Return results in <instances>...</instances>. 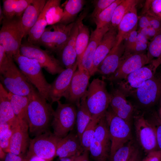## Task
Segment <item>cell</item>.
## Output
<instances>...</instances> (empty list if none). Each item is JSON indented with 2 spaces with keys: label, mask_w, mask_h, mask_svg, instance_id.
I'll return each mask as SVG.
<instances>
[{
  "label": "cell",
  "mask_w": 161,
  "mask_h": 161,
  "mask_svg": "<svg viewBox=\"0 0 161 161\" xmlns=\"http://www.w3.org/2000/svg\"><path fill=\"white\" fill-rule=\"evenodd\" d=\"M26 160V161H51L41 158L36 156H32Z\"/></svg>",
  "instance_id": "cell-54"
},
{
  "label": "cell",
  "mask_w": 161,
  "mask_h": 161,
  "mask_svg": "<svg viewBox=\"0 0 161 161\" xmlns=\"http://www.w3.org/2000/svg\"><path fill=\"white\" fill-rule=\"evenodd\" d=\"M138 20V17L135 6L126 13L120 21L117 27L115 46L118 45L122 42L125 35L137 28Z\"/></svg>",
  "instance_id": "cell-26"
},
{
  "label": "cell",
  "mask_w": 161,
  "mask_h": 161,
  "mask_svg": "<svg viewBox=\"0 0 161 161\" xmlns=\"http://www.w3.org/2000/svg\"><path fill=\"white\" fill-rule=\"evenodd\" d=\"M136 149L131 141L117 150L111 157V161H129Z\"/></svg>",
  "instance_id": "cell-37"
},
{
  "label": "cell",
  "mask_w": 161,
  "mask_h": 161,
  "mask_svg": "<svg viewBox=\"0 0 161 161\" xmlns=\"http://www.w3.org/2000/svg\"><path fill=\"white\" fill-rule=\"evenodd\" d=\"M109 106L112 112L117 116L130 122L134 108L126 99V96L118 88L113 89L110 93Z\"/></svg>",
  "instance_id": "cell-21"
},
{
  "label": "cell",
  "mask_w": 161,
  "mask_h": 161,
  "mask_svg": "<svg viewBox=\"0 0 161 161\" xmlns=\"http://www.w3.org/2000/svg\"><path fill=\"white\" fill-rule=\"evenodd\" d=\"M20 52L21 55L36 60L42 68L51 75L59 74L65 69L59 60L49 51L27 41L22 43Z\"/></svg>",
  "instance_id": "cell-9"
},
{
  "label": "cell",
  "mask_w": 161,
  "mask_h": 161,
  "mask_svg": "<svg viewBox=\"0 0 161 161\" xmlns=\"http://www.w3.org/2000/svg\"><path fill=\"white\" fill-rule=\"evenodd\" d=\"M9 97L17 118L20 120L28 123L27 111L29 103L28 96L15 95L9 92Z\"/></svg>",
  "instance_id": "cell-30"
},
{
  "label": "cell",
  "mask_w": 161,
  "mask_h": 161,
  "mask_svg": "<svg viewBox=\"0 0 161 161\" xmlns=\"http://www.w3.org/2000/svg\"><path fill=\"white\" fill-rule=\"evenodd\" d=\"M17 0H3L2 9L5 18L10 19L15 17V10Z\"/></svg>",
  "instance_id": "cell-41"
},
{
  "label": "cell",
  "mask_w": 161,
  "mask_h": 161,
  "mask_svg": "<svg viewBox=\"0 0 161 161\" xmlns=\"http://www.w3.org/2000/svg\"><path fill=\"white\" fill-rule=\"evenodd\" d=\"M84 151L77 135L69 133L59 142L56 156L59 159L70 157L80 154Z\"/></svg>",
  "instance_id": "cell-22"
},
{
  "label": "cell",
  "mask_w": 161,
  "mask_h": 161,
  "mask_svg": "<svg viewBox=\"0 0 161 161\" xmlns=\"http://www.w3.org/2000/svg\"><path fill=\"white\" fill-rule=\"evenodd\" d=\"M86 102L92 118L100 119L109 106L110 95L106 82L99 78L94 79L86 93Z\"/></svg>",
  "instance_id": "cell-5"
},
{
  "label": "cell",
  "mask_w": 161,
  "mask_h": 161,
  "mask_svg": "<svg viewBox=\"0 0 161 161\" xmlns=\"http://www.w3.org/2000/svg\"><path fill=\"white\" fill-rule=\"evenodd\" d=\"M0 120L8 123L11 127L17 124L19 120L14 113L9 97V92L0 83Z\"/></svg>",
  "instance_id": "cell-25"
},
{
  "label": "cell",
  "mask_w": 161,
  "mask_h": 161,
  "mask_svg": "<svg viewBox=\"0 0 161 161\" xmlns=\"http://www.w3.org/2000/svg\"><path fill=\"white\" fill-rule=\"evenodd\" d=\"M142 14L161 19V0H146Z\"/></svg>",
  "instance_id": "cell-39"
},
{
  "label": "cell",
  "mask_w": 161,
  "mask_h": 161,
  "mask_svg": "<svg viewBox=\"0 0 161 161\" xmlns=\"http://www.w3.org/2000/svg\"><path fill=\"white\" fill-rule=\"evenodd\" d=\"M125 51L123 42L114 46L101 62L97 72L103 76L113 74L117 69Z\"/></svg>",
  "instance_id": "cell-23"
},
{
  "label": "cell",
  "mask_w": 161,
  "mask_h": 161,
  "mask_svg": "<svg viewBox=\"0 0 161 161\" xmlns=\"http://www.w3.org/2000/svg\"><path fill=\"white\" fill-rule=\"evenodd\" d=\"M111 25L91 30L88 45L80 61L78 63V69L88 71L92 76L93 59L97 47L105 34L109 30Z\"/></svg>",
  "instance_id": "cell-17"
},
{
  "label": "cell",
  "mask_w": 161,
  "mask_h": 161,
  "mask_svg": "<svg viewBox=\"0 0 161 161\" xmlns=\"http://www.w3.org/2000/svg\"><path fill=\"white\" fill-rule=\"evenodd\" d=\"M11 128L8 123L0 120V137L6 134Z\"/></svg>",
  "instance_id": "cell-51"
},
{
  "label": "cell",
  "mask_w": 161,
  "mask_h": 161,
  "mask_svg": "<svg viewBox=\"0 0 161 161\" xmlns=\"http://www.w3.org/2000/svg\"><path fill=\"white\" fill-rule=\"evenodd\" d=\"M52 2V0H47L38 19L28 34L27 41L29 43L37 45L47 25L46 14Z\"/></svg>",
  "instance_id": "cell-27"
},
{
  "label": "cell",
  "mask_w": 161,
  "mask_h": 161,
  "mask_svg": "<svg viewBox=\"0 0 161 161\" xmlns=\"http://www.w3.org/2000/svg\"><path fill=\"white\" fill-rule=\"evenodd\" d=\"M12 132V130L11 128L6 134L0 137V149L7 153L9 152V151L10 141Z\"/></svg>",
  "instance_id": "cell-44"
},
{
  "label": "cell",
  "mask_w": 161,
  "mask_h": 161,
  "mask_svg": "<svg viewBox=\"0 0 161 161\" xmlns=\"http://www.w3.org/2000/svg\"><path fill=\"white\" fill-rule=\"evenodd\" d=\"M141 161H161V150H157L149 152Z\"/></svg>",
  "instance_id": "cell-47"
},
{
  "label": "cell",
  "mask_w": 161,
  "mask_h": 161,
  "mask_svg": "<svg viewBox=\"0 0 161 161\" xmlns=\"http://www.w3.org/2000/svg\"><path fill=\"white\" fill-rule=\"evenodd\" d=\"M152 124L156 132L158 149L161 150V120L158 115L155 116V122Z\"/></svg>",
  "instance_id": "cell-45"
},
{
  "label": "cell",
  "mask_w": 161,
  "mask_h": 161,
  "mask_svg": "<svg viewBox=\"0 0 161 161\" xmlns=\"http://www.w3.org/2000/svg\"><path fill=\"white\" fill-rule=\"evenodd\" d=\"M27 122L30 132L35 136L48 131L54 111L52 104L41 96L34 87L28 96Z\"/></svg>",
  "instance_id": "cell-1"
},
{
  "label": "cell",
  "mask_w": 161,
  "mask_h": 161,
  "mask_svg": "<svg viewBox=\"0 0 161 161\" xmlns=\"http://www.w3.org/2000/svg\"><path fill=\"white\" fill-rule=\"evenodd\" d=\"M90 76L89 72L86 70L78 69L76 70L64 97L69 103L76 105L80 102L87 92Z\"/></svg>",
  "instance_id": "cell-16"
},
{
  "label": "cell",
  "mask_w": 161,
  "mask_h": 161,
  "mask_svg": "<svg viewBox=\"0 0 161 161\" xmlns=\"http://www.w3.org/2000/svg\"><path fill=\"white\" fill-rule=\"evenodd\" d=\"M88 151H84L82 153L79 155V161H89Z\"/></svg>",
  "instance_id": "cell-52"
},
{
  "label": "cell",
  "mask_w": 161,
  "mask_h": 161,
  "mask_svg": "<svg viewBox=\"0 0 161 161\" xmlns=\"http://www.w3.org/2000/svg\"><path fill=\"white\" fill-rule=\"evenodd\" d=\"M147 51L149 63L154 58L161 59V32L149 42Z\"/></svg>",
  "instance_id": "cell-38"
},
{
  "label": "cell",
  "mask_w": 161,
  "mask_h": 161,
  "mask_svg": "<svg viewBox=\"0 0 161 161\" xmlns=\"http://www.w3.org/2000/svg\"><path fill=\"white\" fill-rule=\"evenodd\" d=\"M57 107L53 114L52 126L53 133L63 138L72 130L76 123L77 110L73 104L57 102Z\"/></svg>",
  "instance_id": "cell-11"
},
{
  "label": "cell",
  "mask_w": 161,
  "mask_h": 161,
  "mask_svg": "<svg viewBox=\"0 0 161 161\" xmlns=\"http://www.w3.org/2000/svg\"><path fill=\"white\" fill-rule=\"evenodd\" d=\"M61 64L66 69L73 66L77 61L75 47L67 44L58 53Z\"/></svg>",
  "instance_id": "cell-34"
},
{
  "label": "cell",
  "mask_w": 161,
  "mask_h": 161,
  "mask_svg": "<svg viewBox=\"0 0 161 161\" xmlns=\"http://www.w3.org/2000/svg\"><path fill=\"white\" fill-rule=\"evenodd\" d=\"M161 64V59H154L148 64L128 75L117 82L118 88L127 97L131 96L145 81L153 77Z\"/></svg>",
  "instance_id": "cell-8"
},
{
  "label": "cell",
  "mask_w": 161,
  "mask_h": 161,
  "mask_svg": "<svg viewBox=\"0 0 161 161\" xmlns=\"http://www.w3.org/2000/svg\"><path fill=\"white\" fill-rule=\"evenodd\" d=\"M123 0H116L110 5L94 18L97 28H100L111 24L114 11Z\"/></svg>",
  "instance_id": "cell-33"
},
{
  "label": "cell",
  "mask_w": 161,
  "mask_h": 161,
  "mask_svg": "<svg viewBox=\"0 0 161 161\" xmlns=\"http://www.w3.org/2000/svg\"><path fill=\"white\" fill-rule=\"evenodd\" d=\"M140 1L138 0H123L114 11L111 23V26L117 29L124 16L133 7L136 6Z\"/></svg>",
  "instance_id": "cell-32"
},
{
  "label": "cell",
  "mask_w": 161,
  "mask_h": 161,
  "mask_svg": "<svg viewBox=\"0 0 161 161\" xmlns=\"http://www.w3.org/2000/svg\"><path fill=\"white\" fill-rule=\"evenodd\" d=\"M105 117L111 142V157L119 148L131 141V129L129 122L116 115L110 108L106 111Z\"/></svg>",
  "instance_id": "cell-6"
},
{
  "label": "cell",
  "mask_w": 161,
  "mask_h": 161,
  "mask_svg": "<svg viewBox=\"0 0 161 161\" xmlns=\"http://www.w3.org/2000/svg\"><path fill=\"white\" fill-rule=\"evenodd\" d=\"M100 119L92 118L83 132L80 139L81 145L84 151H89L94 137L96 126Z\"/></svg>",
  "instance_id": "cell-36"
},
{
  "label": "cell",
  "mask_w": 161,
  "mask_h": 161,
  "mask_svg": "<svg viewBox=\"0 0 161 161\" xmlns=\"http://www.w3.org/2000/svg\"><path fill=\"white\" fill-rule=\"evenodd\" d=\"M149 63L147 54L145 53L132 54L124 51L115 71L110 75L103 76V78L111 81L118 82Z\"/></svg>",
  "instance_id": "cell-13"
},
{
  "label": "cell",
  "mask_w": 161,
  "mask_h": 161,
  "mask_svg": "<svg viewBox=\"0 0 161 161\" xmlns=\"http://www.w3.org/2000/svg\"><path fill=\"white\" fill-rule=\"evenodd\" d=\"M137 32L143 35L148 40H150V41L159 33L155 29L150 26L138 30Z\"/></svg>",
  "instance_id": "cell-46"
},
{
  "label": "cell",
  "mask_w": 161,
  "mask_h": 161,
  "mask_svg": "<svg viewBox=\"0 0 161 161\" xmlns=\"http://www.w3.org/2000/svg\"><path fill=\"white\" fill-rule=\"evenodd\" d=\"M78 67V63L72 66L65 69L50 84L49 96L52 104L60 101L64 97L69 87L74 73Z\"/></svg>",
  "instance_id": "cell-18"
},
{
  "label": "cell",
  "mask_w": 161,
  "mask_h": 161,
  "mask_svg": "<svg viewBox=\"0 0 161 161\" xmlns=\"http://www.w3.org/2000/svg\"><path fill=\"white\" fill-rule=\"evenodd\" d=\"M137 29L129 32L124 36L123 42L125 47V51H129L135 44L138 34Z\"/></svg>",
  "instance_id": "cell-43"
},
{
  "label": "cell",
  "mask_w": 161,
  "mask_h": 161,
  "mask_svg": "<svg viewBox=\"0 0 161 161\" xmlns=\"http://www.w3.org/2000/svg\"><path fill=\"white\" fill-rule=\"evenodd\" d=\"M76 106L77 107L76 120L77 134L80 141L83 132L92 119L91 114L86 104V94Z\"/></svg>",
  "instance_id": "cell-29"
},
{
  "label": "cell",
  "mask_w": 161,
  "mask_h": 161,
  "mask_svg": "<svg viewBox=\"0 0 161 161\" xmlns=\"http://www.w3.org/2000/svg\"><path fill=\"white\" fill-rule=\"evenodd\" d=\"M149 42L148 40L145 36L140 33L138 32L135 44L130 51L126 52L132 54L144 53V51L147 49Z\"/></svg>",
  "instance_id": "cell-40"
},
{
  "label": "cell",
  "mask_w": 161,
  "mask_h": 161,
  "mask_svg": "<svg viewBox=\"0 0 161 161\" xmlns=\"http://www.w3.org/2000/svg\"><path fill=\"white\" fill-rule=\"evenodd\" d=\"M0 73L1 83L13 94L28 96L34 87L16 65L13 57L0 48Z\"/></svg>",
  "instance_id": "cell-2"
},
{
  "label": "cell",
  "mask_w": 161,
  "mask_h": 161,
  "mask_svg": "<svg viewBox=\"0 0 161 161\" xmlns=\"http://www.w3.org/2000/svg\"><path fill=\"white\" fill-rule=\"evenodd\" d=\"M19 69L40 95L50 103L49 92L50 84L45 78L42 68L35 60L18 54L13 57Z\"/></svg>",
  "instance_id": "cell-3"
},
{
  "label": "cell",
  "mask_w": 161,
  "mask_h": 161,
  "mask_svg": "<svg viewBox=\"0 0 161 161\" xmlns=\"http://www.w3.org/2000/svg\"><path fill=\"white\" fill-rule=\"evenodd\" d=\"M47 1L46 0H33L22 14L21 23L24 32V38L27 36L35 24Z\"/></svg>",
  "instance_id": "cell-24"
},
{
  "label": "cell",
  "mask_w": 161,
  "mask_h": 161,
  "mask_svg": "<svg viewBox=\"0 0 161 161\" xmlns=\"http://www.w3.org/2000/svg\"><path fill=\"white\" fill-rule=\"evenodd\" d=\"M117 29L111 26L99 43L95 53L92 76L97 72L99 65L117 43Z\"/></svg>",
  "instance_id": "cell-20"
},
{
  "label": "cell",
  "mask_w": 161,
  "mask_h": 161,
  "mask_svg": "<svg viewBox=\"0 0 161 161\" xmlns=\"http://www.w3.org/2000/svg\"><path fill=\"white\" fill-rule=\"evenodd\" d=\"M139 18V29L138 30L150 26L149 18L148 16L142 14Z\"/></svg>",
  "instance_id": "cell-49"
},
{
  "label": "cell",
  "mask_w": 161,
  "mask_h": 161,
  "mask_svg": "<svg viewBox=\"0 0 161 161\" xmlns=\"http://www.w3.org/2000/svg\"><path fill=\"white\" fill-rule=\"evenodd\" d=\"M160 112H161V110H160Z\"/></svg>",
  "instance_id": "cell-59"
},
{
  "label": "cell",
  "mask_w": 161,
  "mask_h": 161,
  "mask_svg": "<svg viewBox=\"0 0 161 161\" xmlns=\"http://www.w3.org/2000/svg\"><path fill=\"white\" fill-rule=\"evenodd\" d=\"M5 18L4 14L2 10V7L1 5L0 6V24H1Z\"/></svg>",
  "instance_id": "cell-55"
},
{
  "label": "cell",
  "mask_w": 161,
  "mask_h": 161,
  "mask_svg": "<svg viewBox=\"0 0 161 161\" xmlns=\"http://www.w3.org/2000/svg\"><path fill=\"white\" fill-rule=\"evenodd\" d=\"M59 161H72L71 157H65L59 159Z\"/></svg>",
  "instance_id": "cell-57"
},
{
  "label": "cell",
  "mask_w": 161,
  "mask_h": 161,
  "mask_svg": "<svg viewBox=\"0 0 161 161\" xmlns=\"http://www.w3.org/2000/svg\"><path fill=\"white\" fill-rule=\"evenodd\" d=\"M145 107L154 105L161 97V74L156 73L131 95Z\"/></svg>",
  "instance_id": "cell-14"
},
{
  "label": "cell",
  "mask_w": 161,
  "mask_h": 161,
  "mask_svg": "<svg viewBox=\"0 0 161 161\" xmlns=\"http://www.w3.org/2000/svg\"><path fill=\"white\" fill-rule=\"evenodd\" d=\"M134 126L137 140L144 151L147 153L158 150L154 127L143 115L135 116Z\"/></svg>",
  "instance_id": "cell-15"
},
{
  "label": "cell",
  "mask_w": 161,
  "mask_h": 161,
  "mask_svg": "<svg viewBox=\"0 0 161 161\" xmlns=\"http://www.w3.org/2000/svg\"><path fill=\"white\" fill-rule=\"evenodd\" d=\"M61 138L49 131L35 136L30 140L25 160L36 156L52 161L56 156L57 145Z\"/></svg>",
  "instance_id": "cell-10"
},
{
  "label": "cell",
  "mask_w": 161,
  "mask_h": 161,
  "mask_svg": "<svg viewBox=\"0 0 161 161\" xmlns=\"http://www.w3.org/2000/svg\"><path fill=\"white\" fill-rule=\"evenodd\" d=\"M111 142L105 114L96 126L89 151L95 161H106L110 152Z\"/></svg>",
  "instance_id": "cell-12"
},
{
  "label": "cell",
  "mask_w": 161,
  "mask_h": 161,
  "mask_svg": "<svg viewBox=\"0 0 161 161\" xmlns=\"http://www.w3.org/2000/svg\"><path fill=\"white\" fill-rule=\"evenodd\" d=\"M4 161H26V160L23 157L9 152L6 154Z\"/></svg>",
  "instance_id": "cell-50"
},
{
  "label": "cell",
  "mask_w": 161,
  "mask_h": 161,
  "mask_svg": "<svg viewBox=\"0 0 161 161\" xmlns=\"http://www.w3.org/2000/svg\"><path fill=\"white\" fill-rule=\"evenodd\" d=\"M150 26L155 29L158 33L161 32V19L149 16Z\"/></svg>",
  "instance_id": "cell-48"
},
{
  "label": "cell",
  "mask_w": 161,
  "mask_h": 161,
  "mask_svg": "<svg viewBox=\"0 0 161 161\" xmlns=\"http://www.w3.org/2000/svg\"><path fill=\"white\" fill-rule=\"evenodd\" d=\"M116 0H98L94 1V8L91 16L93 19Z\"/></svg>",
  "instance_id": "cell-42"
},
{
  "label": "cell",
  "mask_w": 161,
  "mask_h": 161,
  "mask_svg": "<svg viewBox=\"0 0 161 161\" xmlns=\"http://www.w3.org/2000/svg\"><path fill=\"white\" fill-rule=\"evenodd\" d=\"M11 128L13 132L9 152L23 157L30 141L28 132V123L19 120L16 125Z\"/></svg>",
  "instance_id": "cell-19"
},
{
  "label": "cell",
  "mask_w": 161,
  "mask_h": 161,
  "mask_svg": "<svg viewBox=\"0 0 161 161\" xmlns=\"http://www.w3.org/2000/svg\"><path fill=\"white\" fill-rule=\"evenodd\" d=\"M22 16L4 18L0 30V45L7 54L13 57L20 53V49L24 34L22 26Z\"/></svg>",
  "instance_id": "cell-4"
},
{
  "label": "cell",
  "mask_w": 161,
  "mask_h": 161,
  "mask_svg": "<svg viewBox=\"0 0 161 161\" xmlns=\"http://www.w3.org/2000/svg\"><path fill=\"white\" fill-rule=\"evenodd\" d=\"M83 0H69L65 4L62 17L59 23L67 25L74 22L78 14L84 5Z\"/></svg>",
  "instance_id": "cell-31"
},
{
  "label": "cell",
  "mask_w": 161,
  "mask_h": 161,
  "mask_svg": "<svg viewBox=\"0 0 161 161\" xmlns=\"http://www.w3.org/2000/svg\"><path fill=\"white\" fill-rule=\"evenodd\" d=\"M86 14V12L82 13L77 20L78 24V32L76 41L75 49L78 63L86 48L90 38L89 29L83 21Z\"/></svg>",
  "instance_id": "cell-28"
},
{
  "label": "cell",
  "mask_w": 161,
  "mask_h": 161,
  "mask_svg": "<svg viewBox=\"0 0 161 161\" xmlns=\"http://www.w3.org/2000/svg\"><path fill=\"white\" fill-rule=\"evenodd\" d=\"M60 0H52L47 10L46 17L47 25H51L59 23L63 16V10L60 7Z\"/></svg>",
  "instance_id": "cell-35"
},
{
  "label": "cell",
  "mask_w": 161,
  "mask_h": 161,
  "mask_svg": "<svg viewBox=\"0 0 161 161\" xmlns=\"http://www.w3.org/2000/svg\"><path fill=\"white\" fill-rule=\"evenodd\" d=\"M129 161H140V154L138 149H136Z\"/></svg>",
  "instance_id": "cell-53"
},
{
  "label": "cell",
  "mask_w": 161,
  "mask_h": 161,
  "mask_svg": "<svg viewBox=\"0 0 161 161\" xmlns=\"http://www.w3.org/2000/svg\"><path fill=\"white\" fill-rule=\"evenodd\" d=\"M75 22L66 25L60 23L47 27L38 44L49 52L58 53L66 43Z\"/></svg>",
  "instance_id": "cell-7"
},
{
  "label": "cell",
  "mask_w": 161,
  "mask_h": 161,
  "mask_svg": "<svg viewBox=\"0 0 161 161\" xmlns=\"http://www.w3.org/2000/svg\"><path fill=\"white\" fill-rule=\"evenodd\" d=\"M79 154L71 157L72 161H79Z\"/></svg>",
  "instance_id": "cell-56"
},
{
  "label": "cell",
  "mask_w": 161,
  "mask_h": 161,
  "mask_svg": "<svg viewBox=\"0 0 161 161\" xmlns=\"http://www.w3.org/2000/svg\"><path fill=\"white\" fill-rule=\"evenodd\" d=\"M158 116L160 120H161V112L160 111L159 114L158 115Z\"/></svg>",
  "instance_id": "cell-58"
}]
</instances>
